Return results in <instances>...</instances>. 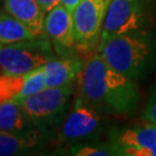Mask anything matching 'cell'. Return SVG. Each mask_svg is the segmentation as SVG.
I'll list each match as a JSON object with an SVG mask.
<instances>
[{
	"mask_svg": "<svg viewBox=\"0 0 156 156\" xmlns=\"http://www.w3.org/2000/svg\"><path fill=\"white\" fill-rule=\"evenodd\" d=\"M79 86V96L97 110L116 116H132L139 106L136 81L115 71L100 53H95L83 65Z\"/></svg>",
	"mask_w": 156,
	"mask_h": 156,
	"instance_id": "6da1fadb",
	"label": "cell"
},
{
	"mask_svg": "<svg viewBox=\"0 0 156 156\" xmlns=\"http://www.w3.org/2000/svg\"><path fill=\"white\" fill-rule=\"evenodd\" d=\"M97 53L115 71L136 81L148 72L155 59V39L139 29L98 44Z\"/></svg>",
	"mask_w": 156,
	"mask_h": 156,
	"instance_id": "7a4b0ae2",
	"label": "cell"
},
{
	"mask_svg": "<svg viewBox=\"0 0 156 156\" xmlns=\"http://www.w3.org/2000/svg\"><path fill=\"white\" fill-rule=\"evenodd\" d=\"M53 59L45 37L6 44L0 49V75H26Z\"/></svg>",
	"mask_w": 156,
	"mask_h": 156,
	"instance_id": "3957f363",
	"label": "cell"
},
{
	"mask_svg": "<svg viewBox=\"0 0 156 156\" xmlns=\"http://www.w3.org/2000/svg\"><path fill=\"white\" fill-rule=\"evenodd\" d=\"M72 93V84L64 87H46L36 94L17 101L34 125L37 128H42L53 125L62 119Z\"/></svg>",
	"mask_w": 156,
	"mask_h": 156,
	"instance_id": "277c9868",
	"label": "cell"
},
{
	"mask_svg": "<svg viewBox=\"0 0 156 156\" xmlns=\"http://www.w3.org/2000/svg\"><path fill=\"white\" fill-rule=\"evenodd\" d=\"M112 0H81L73 11L75 48L89 53L98 46L101 30Z\"/></svg>",
	"mask_w": 156,
	"mask_h": 156,
	"instance_id": "5b68a950",
	"label": "cell"
},
{
	"mask_svg": "<svg viewBox=\"0 0 156 156\" xmlns=\"http://www.w3.org/2000/svg\"><path fill=\"white\" fill-rule=\"evenodd\" d=\"M142 23L144 14L139 0H112L102 26L98 44L139 30Z\"/></svg>",
	"mask_w": 156,
	"mask_h": 156,
	"instance_id": "8992f818",
	"label": "cell"
},
{
	"mask_svg": "<svg viewBox=\"0 0 156 156\" xmlns=\"http://www.w3.org/2000/svg\"><path fill=\"white\" fill-rule=\"evenodd\" d=\"M115 155L156 156V126L146 123L119 131L111 142Z\"/></svg>",
	"mask_w": 156,
	"mask_h": 156,
	"instance_id": "52a82bcc",
	"label": "cell"
},
{
	"mask_svg": "<svg viewBox=\"0 0 156 156\" xmlns=\"http://www.w3.org/2000/svg\"><path fill=\"white\" fill-rule=\"evenodd\" d=\"M101 125L102 119L98 110L79 96L62 123L60 138L65 141L87 139L100 129Z\"/></svg>",
	"mask_w": 156,
	"mask_h": 156,
	"instance_id": "ba28073f",
	"label": "cell"
},
{
	"mask_svg": "<svg viewBox=\"0 0 156 156\" xmlns=\"http://www.w3.org/2000/svg\"><path fill=\"white\" fill-rule=\"evenodd\" d=\"M45 34L50 37L58 53L66 55L75 48L73 13L66 6L59 4L45 16Z\"/></svg>",
	"mask_w": 156,
	"mask_h": 156,
	"instance_id": "9c48e42d",
	"label": "cell"
},
{
	"mask_svg": "<svg viewBox=\"0 0 156 156\" xmlns=\"http://www.w3.org/2000/svg\"><path fill=\"white\" fill-rule=\"evenodd\" d=\"M5 11L27 26L37 37H44L45 16L37 0H5Z\"/></svg>",
	"mask_w": 156,
	"mask_h": 156,
	"instance_id": "30bf717a",
	"label": "cell"
},
{
	"mask_svg": "<svg viewBox=\"0 0 156 156\" xmlns=\"http://www.w3.org/2000/svg\"><path fill=\"white\" fill-rule=\"evenodd\" d=\"M46 79V87L71 86L76 80L83 68L82 62L78 58L51 59L43 65Z\"/></svg>",
	"mask_w": 156,
	"mask_h": 156,
	"instance_id": "8fae6325",
	"label": "cell"
},
{
	"mask_svg": "<svg viewBox=\"0 0 156 156\" xmlns=\"http://www.w3.org/2000/svg\"><path fill=\"white\" fill-rule=\"evenodd\" d=\"M0 131L15 134L38 133L37 127L23 111L17 100L0 104Z\"/></svg>",
	"mask_w": 156,
	"mask_h": 156,
	"instance_id": "7c38bea8",
	"label": "cell"
},
{
	"mask_svg": "<svg viewBox=\"0 0 156 156\" xmlns=\"http://www.w3.org/2000/svg\"><path fill=\"white\" fill-rule=\"evenodd\" d=\"M39 38L30 29L11 14L0 13V43L14 44L23 41Z\"/></svg>",
	"mask_w": 156,
	"mask_h": 156,
	"instance_id": "4fadbf2b",
	"label": "cell"
},
{
	"mask_svg": "<svg viewBox=\"0 0 156 156\" xmlns=\"http://www.w3.org/2000/svg\"><path fill=\"white\" fill-rule=\"evenodd\" d=\"M39 142L38 133L15 134L0 131V156L23 154Z\"/></svg>",
	"mask_w": 156,
	"mask_h": 156,
	"instance_id": "5bb4252c",
	"label": "cell"
},
{
	"mask_svg": "<svg viewBox=\"0 0 156 156\" xmlns=\"http://www.w3.org/2000/svg\"><path fill=\"white\" fill-rule=\"evenodd\" d=\"M26 75H0V104L17 100L22 93Z\"/></svg>",
	"mask_w": 156,
	"mask_h": 156,
	"instance_id": "9a60e30c",
	"label": "cell"
},
{
	"mask_svg": "<svg viewBox=\"0 0 156 156\" xmlns=\"http://www.w3.org/2000/svg\"><path fill=\"white\" fill-rule=\"evenodd\" d=\"M46 88V79H45V71L43 66L34 69L28 74H26V80H24V86H23L22 93L19 98L27 97L29 95H33L38 93L41 90ZM17 98V100H19Z\"/></svg>",
	"mask_w": 156,
	"mask_h": 156,
	"instance_id": "2e32d148",
	"label": "cell"
},
{
	"mask_svg": "<svg viewBox=\"0 0 156 156\" xmlns=\"http://www.w3.org/2000/svg\"><path fill=\"white\" fill-rule=\"evenodd\" d=\"M71 154L78 156H108L115 155V153L111 148L106 149L102 147H95V146H82L78 145L73 146L71 148Z\"/></svg>",
	"mask_w": 156,
	"mask_h": 156,
	"instance_id": "e0dca14e",
	"label": "cell"
},
{
	"mask_svg": "<svg viewBox=\"0 0 156 156\" xmlns=\"http://www.w3.org/2000/svg\"><path fill=\"white\" fill-rule=\"evenodd\" d=\"M142 119L146 123L153 124L156 126V87L153 91V94L151 95V97H149L147 105H146Z\"/></svg>",
	"mask_w": 156,
	"mask_h": 156,
	"instance_id": "ac0fdd59",
	"label": "cell"
},
{
	"mask_svg": "<svg viewBox=\"0 0 156 156\" xmlns=\"http://www.w3.org/2000/svg\"><path fill=\"white\" fill-rule=\"evenodd\" d=\"M41 7L43 8V11L45 13L50 12L53 7L58 6L59 4H62V0H37Z\"/></svg>",
	"mask_w": 156,
	"mask_h": 156,
	"instance_id": "d6986e66",
	"label": "cell"
},
{
	"mask_svg": "<svg viewBox=\"0 0 156 156\" xmlns=\"http://www.w3.org/2000/svg\"><path fill=\"white\" fill-rule=\"evenodd\" d=\"M80 1H81V0H62V4L64 6H66L67 8L73 13L74 8L78 6V4Z\"/></svg>",
	"mask_w": 156,
	"mask_h": 156,
	"instance_id": "ffe728a7",
	"label": "cell"
},
{
	"mask_svg": "<svg viewBox=\"0 0 156 156\" xmlns=\"http://www.w3.org/2000/svg\"><path fill=\"white\" fill-rule=\"evenodd\" d=\"M2 46H4V45H2V43H0V49H1V48H2Z\"/></svg>",
	"mask_w": 156,
	"mask_h": 156,
	"instance_id": "44dd1931",
	"label": "cell"
}]
</instances>
